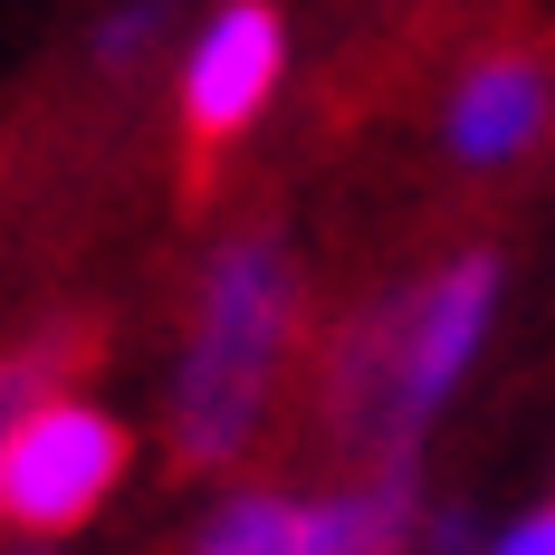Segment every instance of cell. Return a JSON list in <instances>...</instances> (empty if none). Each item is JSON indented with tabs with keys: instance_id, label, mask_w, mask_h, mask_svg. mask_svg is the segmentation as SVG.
<instances>
[{
	"instance_id": "cell-7",
	"label": "cell",
	"mask_w": 555,
	"mask_h": 555,
	"mask_svg": "<svg viewBox=\"0 0 555 555\" xmlns=\"http://www.w3.org/2000/svg\"><path fill=\"white\" fill-rule=\"evenodd\" d=\"M77 364H87V326H49V335H29V345H10V354H0V441L20 431L29 402L67 392Z\"/></svg>"
},
{
	"instance_id": "cell-1",
	"label": "cell",
	"mask_w": 555,
	"mask_h": 555,
	"mask_svg": "<svg viewBox=\"0 0 555 555\" xmlns=\"http://www.w3.org/2000/svg\"><path fill=\"white\" fill-rule=\"evenodd\" d=\"M499 297H507L499 249H450L441 269H422L412 287L354 307L326 345V431L345 450H374V460L384 450H422L441 402L489 354Z\"/></svg>"
},
{
	"instance_id": "cell-5",
	"label": "cell",
	"mask_w": 555,
	"mask_h": 555,
	"mask_svg": "<svg viewBox=\"0 0 555 555\" xmlns=\"http://www.w3.org/2000/svg\"><path fill=\"white\" fill-rule=\"evenodd\" d=\"M278 77H287V20H278V0H221L192 29V49H182V134H192V154L240 144L269 115Z\"/></svg>"
},
{
	"instance_id": "cell-4",
	"label": "cell",
	"mask_w": 555,
	"mask_h": 555,
	"mask_svg": "<svg viewBox=\"0 0 555 555\" xmlns=\"http://www.w3.org/2000/svg\"><path fill=\"white\" fill-rule=\"evenodd\" d=\"M125 460H134V441H125L115 412L77 402V392L29 402L20 431L0 441V527H20V537H77L115 499Z\"/></svg>"
},
{
	"instance_id": "cell-6",
	"label": "cell",
	"mask_w": 555,
	"mask_h": 555,
	"mask_svg": "<svg viewBox=\"0 0 555 555\" xmlns=\"http://www.w3.org/2000/svg\"><path fill=\"white\" fill-rule=\"evenodd\" d=\"M555 125V77H546V49H489L469 57L460 77H450L441 96V144L460 172H507L527 164L537 144H546Z\"/></svg>"
},
{
	"instance_id": "cell-8",
	"label": "cell",
	"mask_w": 555,
	"mask_h": 555,
	"mask_svg": "<svg viewBox=\"0 0 555 555\" xmlns=\"http://www.w3.org/2000/svg\"><path fill=\"white\" fill-rule=\"evenodd\" d=\"M164 39H172V0H115L106 20L87 29V57H96L106 77H134Z\"/></svg>"
},
{
	"instance_id": "cell-3",
	"label": "cell",
	"mask_w": 555,
	"mask_h": 555,
	"mask_svg": "<svg viewBox=\"0 0 555 555\" xmlns=\"http://www.w3.org/2000/svg\"><path fill=\"white\" fill-rule=\"evenodd\" d=\"M412 527H422V450H384L364 479H345L326 499L230 489L192 527V555H402Z\"/></svg>"
},
{
	"instance_id": "cell-10",
	"label": "cell",
	"mask_w": 555,
	"mask_h": 555,
	"mask_svg": "<svg viewBox=\"0 0 555 555\" xmlns=\"http://www.w3.org/2000/svg\"><path fill=\"white\" fill-rule=\"evenodd\" d=\"M412 537H422V555H479V537H469V517H460V507H441V517H422Z\"/></svg>"
},
{
	"instance_id": "cell-2",
	"label": "cell",
	"mask_w": 555,
	"mask_h": 555,
	"mask_svg": "<svg viewBox=\"0 0 555 555\" xmlns=\"http://www.w3.org/2000/svg\"><path fill=\"white\" fill-rule=\"evenodd\" d=\"M287 345H297V249L278 221L230 230L202 269L182 364H172V460L182 469H221L259 441Z\"/></svg>"
},
{
	"instance_id": "cell-9",
	"label": "cell",
	"mask_w": 555,
	"mask_h": 555,
	"mask_svg": "<svg viewBox=\"0 0 555 555\" xmlns=\"http://www.w3.org/2000/svg\"><path fill=\"white\" fill-rule=\"evenodd\" d=\"M479 555H555V517H546V499L527 507V517H507V527H499Z\"/></svg>"
}]
</instances>
